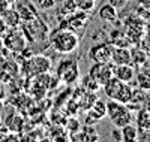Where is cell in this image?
I'll use <instances>...</instances> for the list:
<instances>
[{
  "label": "cell",
  "instance_id": "obj_1",
  "mask_svg": "<svg viewBox=\"0 0 150 142\" xmlns=\"http://www.w3.org/2000/svg\"><path fill=\"white\" fill-rule=\"evenodd\" d=\"M50 44L60 54H71L80 45V39L71 29H59L50 34Z\"/></svg>",
  "mask_w": 150,
  "mask_h": 142
},
{
  "label": "cell",
  "instance_id": "obj_2",
  "mask_svg": "<svg viewBox=\"0 0 150 142\" xmlns=\"http://www.w3.org/2000/svg\"><path fill=\"white\" fill-rule=\"evenodd\" d=\"M104 91L107 94L108 99L111 100H116V102H122V103H128L131 100V96H132V87H131V82H123L120 79H117L116 76L110 78L104 85Z\"/></svg>",
  "mask_w": 150,
  "mask_h": 142
},
{
  "label": "cell",
  "instance_id": "obj_3",
  "mask_svg": "<svg viewBox=\"0 0 150 142\" xmlns=\"http://www.w3.org/2000/svg\"><path fill=\"white\" fill-rule=\"evenodd\" d=\"M107 115L105 117L110 118L111 124L114 127H123L129 123H132V112L128 108L126 103L116 102V100H108L107 103Z\"/></svg>",
  "mask_w": 150,
  "mask_h": 142
},
{
  "label": "cell",
  "instance_id": "obj_4",
  "mask_svg": "<svg viewBox=\"0 0 150 142\" xmlns=\"http://www.w3.org/2000/svg\"><path fill=\"white\" fill-rule=\"evenodd\" d=\"M3 39V46L5 49H9L14 54H23L27 49V39H26V33L15 29H8L5 34L2 36Z\"/></svg>",
  "mask_w": 150,
  "mask_h": 142
},
{
  "label": "cell",
  "instance_id": "obj_5",
  "mask_svg": "<svg viewBox=\"0 0 150 142\" xmlns=\"http://www.w3.org/2000/svg\"><path fill=\"white\" fill-rule=\"evenodd\" d=\"M51 69V60L45 56H33L29 60L24 61L23 67L20 70L24 72V75L30 78V76H38V75H42L47 73Z\"/></svg>",
  "mask_w": 150,
  "mask_h": 142
},
{
  "label": "cell",
  "instance_id": "obj_6",
  "mask_svg": "<svg viewBox=\"0 0 150 142\" xmlns=\"http://www.w3.org/2000/svg\"><path fill=\"white\" fill-rule=\"evenodd\" d=\"M57 79L65 84H74L77 82L80 76V67L75 60H62L57 66Z\"/></svg>",
  "mask_w": 150,
  "mask_h": 142
},
{
  "label": "cell",
  "instance_id": "obj_7",
  "mask_svg": "<svg viewBox=\"0 0 150 142\" xmlns=\"http://www.w3.org/2000/svg\"><path fill=\"white\" fill-rule=\"evenodd\" d=\"M112 67H114V64H112L111 61L93 63V66L89 70V76L95 82H98L102 87L110 78H112Z\"/></svg>",
  "mask_w": 150,
  "mask_h": 142
},
{
  "label": "cell",
  "instance_id": "obj_8",
  "mask_svg": "<svg viewBox=\"0 0 150 142\" xmlns=\"http://www.w3.org/2000/svg\"><path fill=\"white\" fill-rule=\"evenodd\" d=\"M111 51L112 45L110 42H102L96 44L89 49V58L93 63H104V61H111Z\"/></svg>",
  "mask_w": 150,
  "mask_h": 142
},
{
  "label": "cell",
  "instance_id": "obj_9",
  "mask_svg": "<svg viewBox=\"0 0 150 142\" xmlns=\"http://www.w3.org/2000/svg\"><path fill=\"white\" fill-rule=\"evenodd\" d=\"M105 115H107V105H105V102L96 99L93 102V105L86 111V117H87L86 123H87V126H92L96 121L102 120Z\"/></svg>",
  "mask_w": 150,
  "mask_h": 142
},
{
  "label": "cell",
  "instance_id": "obj_10",
  "mask_svg": "<svg viewBox=\"0 0 150 142\" xmlns=\"http://www.w3.org/2000/svg\"><path fill=\"white\" fill-rule=\"evenodd\" d=\"M20 73V66L14 60H6L0 64V81L2 84L12 82Z\"/></svg>",
  "mask_w": 150,
  "mask_h": 142
},
{
  "label": "cell",
  "instance_id": "obj_11",
  "mask_svg": "<svg viewBox=\"0 0 150 142\" xmlns=\"http://www.w3.org/2000/svg\"><path fill=\"white\" fill-rule=\"evenodd\" d=\"M135 66L134 64H114L112 67V76L123 82H132L135 79Z\"/></svg>",
  "mask_w": 150,
  "mask_h": 142
},
{
  "label": "cell",
  "instance_id": "obj_12",
  "mask_svg": "<svg viewBox=\"0 0 150 142\" xmlns=\"http://www.w3.org/2000/svg\"><path fill=\"white\" fill-rule=\"evenodd\" d=\"M15 9L18 11V14H20V17H21V21H32V20H35V18H38V14H36V11H35V8L29 3V2H26L24 3L23 0H15Z\"/></svg>",
  "mask_w": 150,
  "mask_h": 142
},
{
  "label": "cell",
  "instance_id": "obj_13",
  "mask_svg": "<svg viewBox=\"0 0 150 142\" xmlns=\"http://www.w3.org/2000/svg\"><path fill=\"white\" fill-rule=\"evenodd\" d=\"M111 63L112 64H132L131 63V51H129V48L112 46Z\"/></svg>",
  "mask_w": 150,
  "mask_h": 142
},
{
  "label": "cell",
  "instance_id": "obj_14",
  "mask_svg": "<svg viewBox=\"0 0 150 142\" xmlns=\"http://www.w3.org/2000/svg\"><path fill=\"white\" fill-rule=\"evenodd\" d=\"M0 17H2L3 22L8 25V29H15V27H20V24H21V17H20V14H18V11L14 8V5L8 6V8H6V11H5Z\"/></svg>",
  "mask_w": 150,
  "mask_h": 142
},
{
  "label": "cell",
  "instance_id": "obj_15",
  "mask_svg": "<svg viewBox=\"0 0 150 142\" xmlns=\"http://www.w3.org/2000/svg\"><path fill=\"white\" fill-rule=\"evenodd\" d=\"M131 63L135 67H143L149 60V54L140 46V45H132L131 46Z\"/></svg>",
  "mask_w": 150,
  "mask_h": 142
},
{
  "label": "cell",
  "instance_id": "obj_16",
  "mask_svg": "<svg viewBox=\"0 0 150 142\" xmlns=\"http://www.w3.org/2000/svg\"><path fill=\"white\" fill-rule=\"evenodd\" d=\"M110 44L112 46H123V48H131L132 46V42L129 41V37L122 30H112L110 33Z\"/></svg>",
  "mask_w": 150,
  "mask_h": 142
},
{
  "label": "cell",
  "instance_id": "obj_17",
  "mask_svg": "<svg viewBox=\"0 0 150 142\" xmlns=\"http://www.w3.org/2000/svg\"><path fill=\"white\" fill-rule=\"evenodd\" d=\"M99 18L104 20V21H108V22H112L116 18H117V8H114L111 3H105L99 8Z\"/></svg>",
  "mask_w": 150,
  "mask_h": 142
},
{
  "label": "cell",
  "instance_id": "obj_18",
  "mask_svg": "<svg viewBox=\"0 0 150 142\" xmlns=\"http://www.w3.org/2000/svg\"><path fill=\"white\" fill-rule=\"evenodd\" d=\"M122 141L123 142H135L138 138V127L134 126L132 123L123 126L122 129Z\"/></svg>",
  "mask_w": 150,
  "mask_h": 142
},
{
  "label": "cell",
  "instance_id": "obj_19",
  "mask_svg": "<svg viewBox=\"0 0 150 142\" xmlns=\"http://www.w3.org/2000/svg\"><path fill=\"white\" fill-rule=\"evenodd\" d=\"M87 21V17H86V12L80 11L77 14H74L71 18H69V29L72 30H78V29H83L84 24Z\"/></svg>",
  "mask_w": 150,
  "mask_h": 142
},
{
  "label": "cell",
  "instance_id": "obj_20",
  "mask_svg": "<svg viewBox=\"0 0 150 142\" xmlns=\"http://www.w3.org/2000/svg\"><path fill=\"white\" fill-rule=\"evenodd\" d=\"M137 127L141 130H150V111L144 106L140 111L138 120H137Z\"/></svg>",
  "mask_w": 150,
  "mask_h": 142
},
{
  "label": "cell",
  "instance_id": "obj_21",
  "mask_svg": "<svg viewBox=\"0 0 150 142\" xmlns=\"http://www.w3.org/2000/svg\"><path fill=\"white\" fill-rule=\"evenodd\" d=\"M135 78H137V85L141 90H150V72H140L138 75L135 73Z\"/></svg>",
  "mask_w": 150,
  "mask_h": 142
},
{
  "label": "cell",
  "instance_id": "obj_22",
  "mask_svg": "<svg viewBox=\"0 0 150 142\" xmlns=\"http://www.w3.org/2000/svg\"><path fill=\"white\" fill-rule=\"evenodd\" d=\"M81 88L86 90V91H92V93H96L99 88H101V85H99L98 82H95L90 76H86V78L83 79V84H81Z\"/></svg>",
  "mask_w": 150,
  "mask_h": 142
},
{
  "label": "cell",
  "instance_id": "obj_23",
  "mask_svg": "<svg viewBox=\"0 0 150 142\" xmlns=\"http://www.w3.org/2000/svg\"><path fill=\"white\" fill-rule=\"evenodd\" d=\"M77 9L83 11V12H90L95 8V0H74Z\"/></svg>",
  "mask_w": 150,
  "mask_h": 142
},
{
  "label": "cell",
  "instance_id": "obj_24",
  "mask_svg": "<svg viewBox=\"0 0 150 142\" xmlns=\"http://www.w3.org/2000/svg\"><path fill=\"white\" fill-rule=\"evenodd\" d=\"M138 45L150 56V33H144L143 34V37H141V41L138 42Z\"/></svg>",
  "mask_w": 150,
  "mask_h": 142
},
{
  "label": "cell",
  "instance_id": "obj_25",
  "mask_svg": "<svg viewBox=\"0 0 150 142\" xmlns=\"http://www.w3.org/2000/svg\"><path fill=\"white\" fill-rule=\"evenodd\" d=\"M137 15H138L141 20H147L149 17H150V12H149V9H146V8H143V6H140L138 8V12H137Z\"/></svg>",
  "mask_w": 150,
  "mask_h": 142
},
{
  "label": "cell",
  "instance_id": "obj_26",
  "mask_svg": "<svg viewBox=\"0 0 150 142\" xmlns=\"http://www.w3.org/2000/svg\"><path fill=\"white\" fill-rule=\"evenodd\" d=\"M111 138L114 141H122V130H120V127H114V130H111Z\"/></svg>",
  "mask_w": 150,
  "mask_h": 142
},
{
  "label": "cell",
  "instance_id": "obj_27",
  "mask_svg": "<svg viewBox=\"0 0 150 142\" xmlns=\"http://www.w3.org/2000/svg\"><path fill=\"white\" fill-rule=\"evenodd\" d=\"M39 6H41L42 9L53 8V6H54V0H39Z\"/></svg>",
  "mask_w": 150,
  "mask_h": 142
},
{
  "label": "cell",
  "instance_id": "obj_28",
  "mask_svg": "<svg viewBox=\"0 0 150 142\" xmlns=\"http://www.w3.org/2000/svg\"><path fill=\"white\" fill-rule=\"evenodd\" d=\"M8 6H11L8 0H0V15H2L3 12L6 11V8H8Z\"/></svg>",
  "mask_w": 150,
  "mask_h": 142
},
{
  "label": "cell",
  "instance_id": "obj_29",
  "mask_svg": "<svg viewBox=\"0 0 150 142\" xmlns=\"http://www.w3.org/2000/svg\"><path fill=\"white\" fill-rule=\"evenodd\" d=\"M6 30H8V25H6V24L3 22V20H2V17H0V36H3Z\"/></svg>",
  "mask_w": 150,
  "mask_h": 142
},
{
  "label": "cell",
  "instance_id": "obj_30",
  "mask_svg": "<svg viewBox=\"0 0 150 142\" xmlns=\"http://www.w3.org/2000/svg\"><path fill=\"white\" fill-rule=\"evenodd\" d=\"M110 3L114 6V8H119V6H122L125 3V0H110Z\"/></svg>",
  "mask_w": 150,
  "mask_h": 142
},
{
  "label": "cell",
  "instance_id": "obj_31",
  "mask_svg": "<svg viewBox=\"0 0 150 142\" xmlns=\"http://www.w3.org/2000/svg\"><path fill=\"white\" fill-rule=\"evenodd\" d=\"M138 2H140V6H143V8L150 11V0H138Z\"/></svg>",
  "mask_w": 150,
  "mask_h": 142
},
{
  "label": "cell",
  "instance_id": "obj_32",
  "mask_svg": "<svg viewBox=\"0 0 150 142\" xmlns=\"http://www.w3.org/2000/svg\"><path fill=\"white\" fill-rule=\"evenodd\" d=\"M144 29H146V33H150V17L144 21Z\"/></svg>",
  "mask_w": 150,
  "mask_h": 142
},
{
  "label": "cell",
  "instance_id": "obj_33",
  "mask_svg": "<svg viewBox=\"0 0 150 142\" xmlns=\"http://www.w3.org/2000/svg\"><path fill=\"white\" fill-rule=\"evenodd\" d=\"M5 46H3V39H2V36H0V49H3Z\"/></svg>",
  "mask_w": 150,
  "mask_h": 142
},
{
  "label": "cell",
  "instance_id": "obj_34",
  "mask_svg": "<svg viewBox=\"0 0 150 142\" xmlns=\"http://www.w3.org/2000/svg\"><path fill=\"white\" fill-rule=\"evenodd\" d=\"M0 94H2V81H0Z\"/></svg>",
  "mask_w": 150,
  "mask_h": 142
},
{
  "label": "cell",
  "instance_id": "obj_35",
  "mask_svg": "<svg viewBox=\"0 0 150 142\" xmlns=\"http://www.w3.org/2000/svg\"><path fill=\"white\" fill-rule=\"evenodd\" d=\"M125 2H129V0H125Z\"/></svg>",
  "mask_w": 150,
  "mask_h": 142
}]
</instances>
